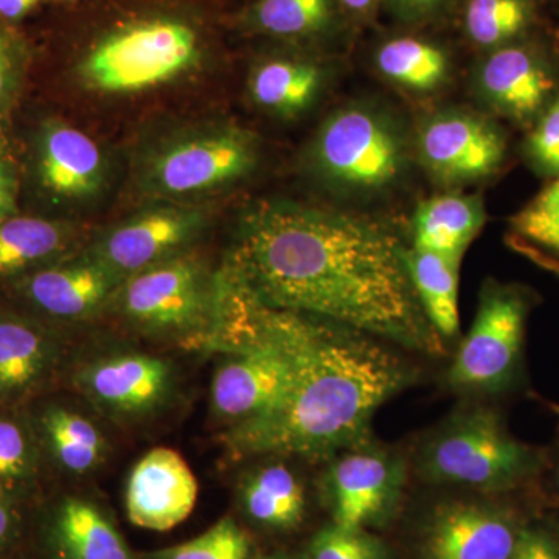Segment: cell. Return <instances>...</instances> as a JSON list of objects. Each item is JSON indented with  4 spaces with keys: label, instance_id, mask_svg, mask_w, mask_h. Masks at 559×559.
Segmentation results:
<instances>
[{
    "label": "cell",
    "instance_id": "obj_1",
    "mask_svg": "<svg viewBox=\"0 0 559 559\" xmlns=\"http://www.w3.org/2000/svg\"><path fill=\"white\" fill-rule=\"evenodd\" d=\"M407 252L396 234L356 213L264 201L242 215L223 270L266 307L443 356V340L415 293Z\"/></svg>",
    "mask_w": 559,
    "mask_h": 559
},
{
    "label": "cell",
    "instance_id": "obj_3",
    "mask_svg": "<svg viewBox=\"0 0 559 559\" xmlns=\"http://www.w3.org/2000/svg\"><path fill=\"white\" fill-rule=\"evenodd\" d=\"M543 466V452L511 436L498 412L485 406L455 411L426 433L415 455L419 479L480 495L520 488Z\"/></svg>",
    "mask_w": 559,
    "mask_h": 559
},
{
    "label": "cell",
    "instance_id": "obj_6",
    "mask_svg": "<svg viewBox=\"0 0 559 559\" xmlns=\"http://www.w3.org/2000/svg\"><path fill=\"white\" fill-rule=\"evenodd\" d=\"M201 40L178 20H146L124 25L98 40L79 66L87 90L108 95L138 94L171 83L197 68Z\"/></svg>",
    "mask_w": 559,
    "mask_h": 559
},
{
    "label": "cell",
    "instance_id": "obj_5",
    "mask_svg": "<svg viewBox=\"0 0 559 559\" xmlns=\"http://www.w3.org/2000/svg\"><path fill=\"white\" fill-rule=\"evenodd\" d=\"M110 307L140 333L205 348L218 318V274L183 252L124 278Z\"/></svg>",
    "mask_w": 559,
    "mask_h": 559
},
{
    "label": "cell",
    "instance_id": "obj_28",
    "mask_svg": "<svg viewBox=\"0 0 559 559\" xmlns=\"http://www.w3.org/2000/svg\"><path fill=\"white\" fill-rule=\"evenodd\" d=\"M511 248L559 275V179L510 219Z\"/></svg>",
    "mask_w": 559,
    "mask_h": 559
},
{
    "label": "cell",
    "instance_id": "obj_22",
    "mask_svg": "<svg viewBox=\"0 0 559 559\" xmlns=\"http://www.w3.org/2000/svg\"><path fill=\"white\" fill-rule=\"evenodd\" d=\"M325 76L310 58L271 57L250 72V100L272 116L294 119L318 102Z\"/></svg>",
    "mask_w": 559,
    "mask_h": 559
},
{
    "label": "cell",
    "instance_id": "obj_30",
    "mask_svg": "<svg viewBox=\"0 0 559 559\" xmlns=\"http://www.w3.org/2000/svg\"><path fill=\"white\" fill-rule=\"evenodd\" d=\"M252 22L278 38H310L330 28L333 0H259Z\"/></svg>",
    "mask_w": 559,
    "mask_h": 559
},
{
    "label": "cell",
    "instance_id": "obj_31",
    "mask_svg": "<svg viewBox=\"0 0 559 559\" xmlns=\"http://www.w3.org/2000/svg\"><path fill=\"white\" fill-rule=\"evenodd\" d=\"M252 543L231 518H223L198 538L145 555V559H250Z\"/></svg>",
    "mask_w": 559,
    "mask_h": 559
},
{
    "label": "cell",
    "instance_id": "obj_40",
    "mask_svg": "<svg viewBox=\"0 0 559 559\" xmlns=\"http://www.w3.org/2000/svg\"><path fill=\"white\" fill-rule=\"evenodd\" d=\"M16 190H0V223L17 215Z\"/></svg>",
    "mask_w": 559,
    "mask_h": 559
},
{
    "label": "cell",
    "instance_id": "obj_25",
    "mask_svg": "<svg viewBox=\"0 0 559 559\" xmlns=\"http://www.w3.org/2000/svg\"><path fill=\"white\" fill-rule=\"evenodd\" d=\"M462 260L409 248L407 267L419 304L441 340L459 331V275Z\"/></svg>",
    "mask_w": 559,
    "mask_h": 559
},
{
    "label": "cell",
    "instance_id": "obj_33",
    "mask_svg": "<svg viewBox=\"0 0 559 559\" xmlns=\"http://www.w3.org/2000/svg\"><path fill=\"white\" fill-rule=\"evenodd\" d=\"M525 153L536 171L559 179V92L536 119Z\"/></svg>",
    "mask_w": 559,
    "mask_h": 559
},
{
    "label": "cell",
    "instance_id": "obj_24",
    "mask_svg": "<svg viewBox=\"0 0 559 559\" xmlns=\"http://www.w3.org/2000/svg\"><path fill=\"white\" fill-rule=\"evenodd\" d=\"M484 224L485 207L479 198L439 194L418 205L412 221V248L462 260Z\"/></svg>",
    "mask_w": 559,
    "mask_h": 559
},
{
    "label": "cell",
    "instance_id": "obj_37",
    "mask_svg": "<svg viewBox=\"0 0 559 559\" xmlns=\"http://www.w3.org/2000/svg\"><path fill=\"white\" fill-rule=\"evenodd\" d=\"M17 525L16 503L0 499V550L10 543Z\"/></svg>",
    "mask_w": 559,
    "mask_h": 559
},
{
    "label": "cell",
    "instance_id": "obj_20",
    "mask_svg": "<svg viewBox=\"0 0 559 559\" xmlns=\"http://www.w3.org/2000/svg\"><path fill=\"white\" fill-rule=\"evenodd\" d=\"M47 543L51 559H135L105 511L76 496L61 499L51 510Z\"/></svg>",
    "mask_w": 559,
    "mask_h": 559
},
{
    "label": "cell",
    "instance_id": "obj_11",
    "mask_svg": "<svg viewBox=\"0 0 559 559\" xmlns=\"http://www.w3.org/2000/svg\"><path fill=\"white\" fill-rule=\"evenodd\" d=\"M209 223L207 209L197 202L153 201L92 238L83 252L124 280L189 252Z\"/></svg>",
    "mask_w": 559,
    "mask_h": 559
},
{
    "label": "cell",
    "instance_id": "obj_34",
    "mask_svg": "<svg viewBox=\"0 0 559 559\" xmlns=\"http://www.w3.org/2000/svg\"><path fill=\"white\" fill-rule=\"evenodd\" d=\"M509 559H559V532L547 524H524Z\"/></svg>",
    "mask_w": 559,
    "mask_h": 559
},
{
    "label": "cell",
    "instance_id": "obj_41",
    "mask_svg": "<svg viewBox=\"0 0 559 559\" xmlns=\"http://www.w3.org/2000/svg\"><path fill=\"white\" fill-rule=\"evenodd\" d=\"M378 0H340L342 9L353 16H367L377 7Z\"/></svg>",
    "mask_w": 559,
    "mask_h": 559
},
{
    "label": "cell",
    "instance_id": "obj_26",
    "mask_svg": "<svg viewBox=\"0 0 559 559\" xmlns=\"http://www.w3.org/2000/svg\"><path fill=\"white\" fill-rule=\"evenodd\" d=\"M43 451L28 412L0 406V499L16 503L38 484Z\"/></svg>",
    "mask_w": 559,
    "mask_h": 559
},
{
    "label": "cell",
    "instance_id": "obj_21",
    "mask_svg": "<svg viewBox=\"0 0 559 559\" xmlns=\"http://www.w3.org/2000/svg\"><path fill=\"white\" fill-rule=\"evenodd\" d=\"M80 231L68 221L43 216H11L0 223V282L10 283L68 259Z\"/></svg>",
    "mask_w": 559,
    "mask_h": 559
},
{
    "label": "cell",
    "instance_id": "obj_7",
    "mask_svg": "<svg viewBox=\"0 0 559 559\" xmlns=\"http://www.w3.org/2000/svg\"><path fill=\"white\" fill-rule=\"evenodd\" d=\"M312 171L331 189L374 194L392 187L406 165L403 135L385 114L364 106L336 110L310 148Z\"/></svg>",
    "mask_w": 559,
    "mask_h": 559
},
{
    "label": "cell",
    "instance_id": "obj_19",
    "mask_svg": "<svg viewBox=\"0 0 559 559\" xmlns=\"http://www.w3.org/2000/svg\"><path fill=\"white\" fill-rule=\"evenodd\" d=\"M44 460L61 473L84 477L108 457L109 444L94 419L60 401H46L28 412Z\"/></svg>",
    "mask_w": 559,
    "mask_h": 559
},
{
    "label": "cell",
    "instance_id": "obj_36",
    "mask_svg": "<svg viewBox=\"0 0 559 559\" xmlns=\"http://www.w3.org/2000/svg\"><path fill=\"white\" fill-rule=\"evenodd\" d=\"M20 86V73L14 64L9 43L0 33V116L9 112Z\"/></svg>",
    "mask_w": 559,
    "mask_h": 559
},
{
    "label": "cell",
    "instance_id": "obj_15",
    "mask_svg": "<svg viewBox=\"0 0 559 559\" xmlns=\"http://www.w3.org/2000/svg\"><path fill=\"white\" fill-rule=\"evenodd\" d=\"M108 159L86 132L60 119L39 124L32 143V178L53 204H84L108 182Z\"/></svg>",
    "mask_w": 559,
    "mask_h": 559
},
{
    "label": "cell",
    "instance_id": "obj_12",
    "mask_svg": "<svg viewBox=\"0 0 559 559\" xmlns=\"http://www.w3.org/2000/svg\"><path fill=\"white\" fill-rule=\"evenodd\" d=\"M522 525L514 511L492 500H448L423 522L417 559H509Z\"/></svg>",
    "mask_w": 559,
    "mask_h": 559
},
{
    "label": "cell",
    "instance_id": "obj_13",
    "mask_svg": "<svg viewBox=\"0 0 559 559\" xmlns=\"http://www.w3.org/2000/svg\"><path fill=\"white\" fill-rule=\"evenodd\" d=\"M419 160L433 180L454 187L495 175L506 160V134L479 114L451 109L430 117L418 134Z\"/></svg>",
    "mask_w": 559,
    "mask_h": 559
},
{
    "label": "cell",
    "instance_id": "obj_9",
    "mask_svg": "<svg viewBox=\"0 0 559 559\" xmlns=\"http://www.w3.org/2000/svg\"><path fill=\"white\" fill-rule=\"evenodd\" d=\"M70 385L103 417L138 425L160 415L178 392V371L170 360L150 353H109L81 364Z\"/></svg>",
    "mask_w": 559,
    "mask_h": 559
},
{
    "label": "cell",
    "instance_id": "obj_32",
    "mask_svg": "<svg viewBox=\"0 0 559 559\" xmlns=\"http://www.w3.org/2000/svg\"><path fill=\"white\" fill-rule=\"evenodd\" d=\"M305 559H393V554L371 530L331 524L316 533Z\"/></svg>",
    "mask_w": 559,
    "mask_h": 559
},
{
    "label": "cell",
    "instance_id": "obj_17",
    "mask_svg": "<svg viewBox=\"0 0 559 559\" xmlns=\"http://www.w3.org/2000/svg\"><path fill=\"white\" fill-rule=\"evenodd\" d=\"M198 492L200 485L187 460L170 448H156L132 468L124 506L132 524L167 532L190 516Z\"/></svg>",
    "mask_w": 559,
    "mask_h": 559
},
{
    "label": "cell",
    "instance_id": "obj_42",
    "mask_svg": "<svg viewBox=\"0 0 559 559\" xmlns=\"http://www.w3.org/2000/svg\"><path fill=\"white\" fill-rule=\"evenodd\" d=\"M10 159V142L5 132L0 128V160Z\"/></svg>",
    "mask_w": 559,
    "mask_h": 559
},
{
    "label": "cell",
    "instance_id": "obj_38",
    "mask_svg": "<svg viewBox=\"0 0 559 559\" xmlns=\"http://www.w3.org/2000/svg\"><path fill=\"white\" fill-rule=\"evenodd\" d=\"M39 0H0V16L17 21L24 17Z\"/></svg>",
    "mask_w": 559,
    "mask_h": 559
},
{
    "label": "cell",
    "instance_id": "obj_2",
    "mask_svg": "<svg viewBox=\"0 0 559 559\" xmlns=\"http://www.w3.org/2000/svg\"><path fill=\"white\" fill-rule=\"evenodd\" d=\"M237 286L252 318L288 356L293 381L270 414L223 430L219 439L229 457L330 460L371 440L374 415L415 384L417 367L388 342L331 320L266 307Z\"/></svg>",
    "mask_w": 559,
    "mask_h": 559
},
{
    "label": "cell",
    "instance_id": "obj_43",
    "mask_svg": "<svg viewBox=\"0 0 559 559\" xmlns=\"http://www.w3.org/2000/svg\"><path fill=\"white\" fill-rule=\"evenodd\" d=\"M260 559H294L288 557V555H270V557H263Z\"/></svg>",
    "mask_w": 559,
    "mask_h": 559
},
{
    "label": "cell",
    "instance_id": "obj_35",
    "mask_svg": "<svg viewBox=\"0 0 559 559\" xmlns=\"http://www.w3.org/2000/svg\"><path fill=\"white\" fill-rule=\"evenodd\" d=\"M388 3L399 20L409 24H425L441 16L451 0H388Z\"/></svg>",
    "mask_w": 559,
    "mask_h": 559
},
{
    "label": "cell",
    "instance_id": "obj_27",
    "mask_svg": "<svg viewBox=\"0 0 559 559\" xmlns=\"http://www.w3.org/2000/svg\"><path fill=\"white\" fill-rule=\"evenodd\" d=\"M374 64L384 79L403 90L432 92L450 76L447 51L429 40L399 36L385 40L374 55Z\"/></svg>",
    "mask_w": 559,
    "mask_h": 559
},
{
    "label": "cell",
    "instance_id": "obj_18",
    "mask_svg": "<svg viewBox=\"0 0 559 559\" xmlns=\"http://www.w3.org/2000/svg\"><path fill=\"white\" fill-rule=\"evenodd\" d=\"M481 98L500 116L527 123L538 119L555 95L554 70L533 47L509 44L489 50L476 75Z\"/></svg>",
    "mask_w": 559,
    "mask_h": 559
},
{
    "label": "cell",
    "instance_id": "obj_10",
    "mask_svg": "<svg viewBox=\"0 0 559 559\" xmlns=\"http://www.w3.org/2000/svg\"><path fill=\"white\" fill-rule=\"evenodd\" d=\"M329 462L322 485L333 524L362 530L390 524L403 502L406 460L369 440Z\"/></svg>",
    "mask_w": 559,
    "mask_h": 559
},
{
    "label": "cell",
    "instance_id": "obj_39",
    "mask_svg": "<svg viewBox=\"0 0 559 559\" xmlns=\"http://www.w3.org/2000/svg\"><path fill=\"white\" fill-rule=\"evenodd\" d=\"M0 190L17 191V170L13 160H0Z\"/></svg>",
    "mask_w": 559,
    "mask_h": 559
},
{
    "label": "cell",
    "instance_id": "obj_44",
    "mask_svg": "<svg viewBox=\"0 0 559 559\" xmlns=\"http://www.w3.org/2000/svg\"><path fill=\"white\" fill-rule=\"evenodd\" d=\"M555 484H557V487L559 489V460L557 463V468H555Z\"/></svg>",
    "mask_w": 559,
    "mask_h": 559
},
{
    "label": "cell",
    "instance_id": "obj_16",
    "mask_svg": "<svg viewBox=\"0 0 559 559\" xmlns=\"http://www.w3.org/2000/svg\"><path fill=\"white\" fill-rule=\"evenodd\" d=\"M60 333L28 312L0 310V406L24 407L57 377Z\"/></svg>",
    "mask_w": 559,
    "mask_h": 559
},
{
    "label": "cell",
    "instance_id": "obj_8",
    "mask_svg": "<svg viewBox=\"0 0 559 559\" xmlns=\"http://www.w3.org/2000/svg\"><path fill=\"white\" fill-rule=\"evenodd\" d=\"M530 299L516 286L488 283L469 333L448 370V388L465 395H498L520 377Z\"/></svg>",
    "mask_w": 559,
    "mask_h": 559
},
{
    "label": "cell",
    "instance_id": "obj_4",
    "mask_svg": "<svg viewBox=\"0 0 559 559\" xmlns=\"http://www.w3.org/2000/svg\"><path fill=\"white\" fill-rule=\"evenodd\" d=\"M259 140L237 124L202 123L165 135L140 157L139 190L153 201L193 202L248 178Z\"/></svg>",
    "mask_w": 559,
    "mask_h": 559
},
{
    "label": "cell",
    "instance_id": "obj_14",
    "mask_svg": "<svg viewBox=\"0 0 559 559\" xmlns=\"http://www.w3.org/2000/svg\"><path fill=\"white\" fill-rule=\"evenodd\" d=\"M123 278L81 250L9 283L28 314L44 322H79L106 310Z\"/></svg>",
    "mask_w": 559,
    "mask_h": 559
},
{
    "label": "cell",
    "instance_id": "obj_23",
    "mask_svg": "<svg viewBox=\"0 0 559 559\" xmlns=\"http://www.w3.org/2000/svg\"><path fill=\"white\" fill-rule=\"evenodd\" d=\"M240 503L246 516L272 532L300 527L307 514L305 487L283 462H266L249 469L240 481Z\"/></svg>",
    "mask_w": 559,
    "mask_h": 559
},
{
    "label": "cell",
    "instance_id": "obj_29",
    "mask_svg": "<svg viewBox=\"0 0 559 559\" xmlns=\"http://www.w3.org/2000/svg\"><path fill=\"white\" fill-rule=\"evenodd\" d=\"M533 17L532 0H468L465 31L477 47L489 51L518 43Z\"/></svg>",
    "mask_w": 559,
    "mask_h": 559
}]
</instances>
